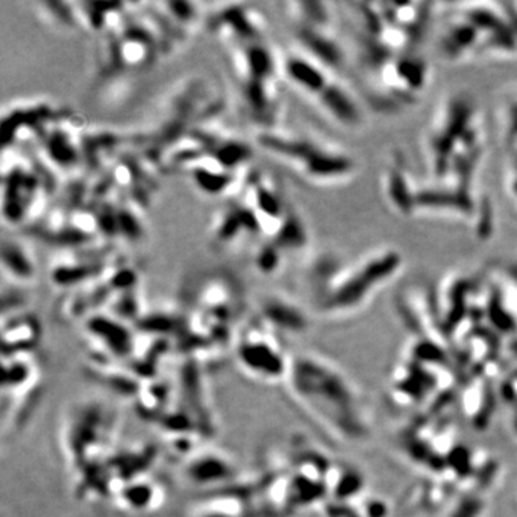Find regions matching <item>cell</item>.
<instances>
[{"label": "cell", "instance_id": "603a6c76", "mask_svg": "<svg viewBox=\"0 0 517 517\" xmlns=\"http://www.w3.org/2000/svg\"><path fill=\"white\" fill-rule=\"evenodd\" d=\"M506 6V5H504ZM506 11H507V16H509V20H510V25H511V29L517 38V4L514 5H507L506 6Z\"/></svg>", "mask_w": 517, "mask_h": 517}, {"label": "cell", "instance_id": "cb8c5ba5", "mask_svg": "<svg viewBox=\"0 0 517 517\" xmlns=\"http://www.w3.org/2000/svg\"><path fill=\"white\" fill-rule=\"evenodd\" d=\"M510 193L513 194L511 197L516 200L517 203V167L513 171V175L510 177Z\"/></svg>", "mask_w": 517, "mask_h": 517}, {"label": "cell", "instance_id": "5bb4252c", "mask_svg": "<svg viewBox=\"0 0 517 517\" xmlns=\"http://www.w3.org/2000/svg\"><path fill=\"white\" fill-rule=\"evenodd\" d=\"M382 193L389 206L400 216L414 215L415 182L403 157H392L382 178Z\"/></svg>", "mask_w": 517, "mask_h": 517}, {"label": "cell", "instance_id": "277c9868", "mask_svg": "<svg viewBox=\"0 0 517 517\" xmlns=\"http://www.w3.org/2000/svg\"><path fill=\"white\" fill-rule=\"evenodd\" d=\"M229 65L243 109L260 130L278 127L282 53L267 41L227 48Z\"/></svg>", "mask_w": 517, "mask_h": 517}, {"label": "cell", "instance_id": "8992f818", "mask_svg": "<svg viewBox=\"0 0 517 517\" xmlns=\"http://www.w3.org/2000/svg\"><path fill=\"white\" fill-rule=\"evenodd\" d=\"M282 62L286 82L332 123L344 128H358L363 123L362 107L340 74L300 51L282 53Z\"/></svg>", "mask_w": 517, "mask_h": 517}, {"label": "cell", "instance_id": "4fadbf2b", "mask_svg": "<svg viewBox=\"0 0 517 517\" xmlns=\"http://www.w3.org/2000/svg\"><path fill=\"white\" fill-rule=\"evenodd\" d=\"M42 338L38 318L23 309L6 312L2 316L4 358L20 354H32Z\"/></svg>", "mask_w": 517, "mask_h": 517}, {"label": "cell", "instance_id": "7402d4cb", "mask_svg": "<svg viewBox=\"0 0 517 517\" xmlns=\"http://www.w3.org/2000/svg\"><path fill=\"white\" fill-rule=\"evenodd\" d=\"M503 141L517 154V98L511 100L503 114Z\"/></svg>", "mask_w": 517, "mask_h": 517}, {"label": "cell", "instance_id": "8fae6325", "mask_svg": "<svg viewBox=\"0 0 517 517\" xmlns=\"http://www.w3.org/2000/svg\"><path fill=\"white\" fill-rule=\"evenodd\" d=\"M62 111L43 100H22L11 104L2 114V149L19 148L29 142L38 144L45 130Z\"/></svg>", "mask_w": 517, "mask_h": 517}, {"label": "cell", "instance_id": "52a82bcc", "mask_svg": "<svg viewBox=\"0 0 517 517\" xmlns=\"http://www.w3.org/2000/svg\"><path fill=\"white\" fill-rule=\"evenodd\" d=\"M25 156L19 148L4 149L2 156V217L9 226H20L35 217L46 197L52 174L43 161Z\"/></svg>", "mask_w": 517, "mask_h": 517}, {"label": "cell", "instance_id": "5b68a950", "mask_svg": "<svg viewBox=\"0 0 517 517\" xmlns=\"http://www.w3.org/2000/svg\"><path fill=\"white\" fill-rule=\"evenodd\" d=\"M256 144L302 181L314 186H333L349 180L356 171L355 160L330 142L278 127L260 130Z\"/></svg>", "mask_w": 517, "mask_h": 517}, {"label": "cell", "instance_id": "e0dca14e", "mask_svg": "<svg viewBox=\"0 0 517 517\" xmlns=\"http://www.w3.org/2000/svg\"><path fill=\"white\" fill-rule=\"evenodd\" d=\"M270 329L276 333H299L309 325L308 318L296 303L281 295H269L262 299L259 315Z\"/></svg>", "mask_w": 517, "mask_h": 517}, {"label": "cell", "instance_id": "44dd1931", "mask_svg": "<svg viewBox=\"0 0 517 517\" xmlns=\"http://www.w3.org/2000/svg\"><path fill=\"white\" fill-rule=\"evenodd\" d=\"M285 259V253L278 249L270 240L264 241L255 256L256 269L263 275H271L279 270Z\"/></svg>", "mask_w": 517, "mask_h": 517}, {"label": "cell", "instance_id": "ba28073f", "mask_svg": "<svg viewBox=\"0 0 517 517\" xmlns=\"http://www.w3.org/2000/svg\"><path fill=\"white\" fill-rule=\"evenodd\" d=\"M116 430V415L98 400L81 401L68 410L62 429V447L76 470L94 463L109 445Z\"/></svg>", "mask_w": 517, "mask_h": 517}, {"label": "cell", "instance_id": "ac0fdd59", "mask_svg": "<svg viewBox=\"0 0 517 517\" xmlns=\"http://www.w3.org/2000/svg\"><path fill=\"white\" fill-rule=\"evenodd\" d=\"M115 497L121 507L128 511L148 513L163 504L164 489L157 481L141 476L121 485Z\"/></svg>", "mask_w": 517, "mask_h": 517}, {"label": "cell", "instance_id": "9c48e42d", "mask_svg": "<svg viewBox=\"0 0 517 517\" xmlns=\"http://www.w3.org/2000/svg\"><path fill=\"white\" fill-rule=\"evenodd\" d=\"M234 359L248 377L270 384L286 381L292 356L286 354L279 333L256 316L237 335Z\"/></svg>", "mask_w": 517, "mask_h": 517}, {"label": "cell", "instance_id": "7c38bea8", "mask_svg": "<svg viewBox=\"0 0 517 517\" xmlns=\"http://www.w3.org/2000/svg\"><path fill=\"white\" fill-rule=\"evenodd\" d=\"M260 233L253 210L237 197L223 206L213 220L211 236L217 246L227 248L237 243L243 236Z\"/></svg>", "mask_w": 517, "mask_h": 517}, {"label": "cell", "instance_id": "2e32d148", "mask_svg": "<svg viewBox=\"0 0 517 517\" xmlns=\"http://www.w3.org/2000/svg\"><path fill=\"white\" fill-rule=\"evenodd\" d=\"M237 474L234 463L227 455L216 451L194 452L186 464V476L193 484L219 485L230 483Z\"/></svg>", "mask_w": 517, "mask_h": 517}, {"label": "cell", "instance_id": "d6986e66", "mask_svg": "<svg viewBox=\"0 0 517 517\" xmlns=\"http://www.w3.org/2000/svg\"><path fill=\"white\" fill-rule=\"evenodd\" d=\"M0 264L5 278L15 283H30L36 278V262L34 255L15 239H4L0 249Z\"/></svg>", "mask_w": 517, "mask_h": 517}, {"label": "cell", "instance_id": "6da1fadb", "mask_svg": "<svg viewBox=\"0 0 517 517\" xmlns=\"http://www.w3.org/2000/svg\"><path fill=\"white\" fill-rule=\"evenodd\" d=\"M484 148V123L474 101L464 94L447 98L424 138L425 157L436 181L473 186Z\"/></svg>", "mask_w": 517, "mask_h": 517}, {"label": "cell", "instance_id": "ffe728a7", "mask_svg": "<svg viewBox=\"0 0 517 517\" xmlns=\"http://www.w3.org/2000/svg\"><path fill=\"white\" fill-rule=\"evenodd\" d=\"M38 8L45 19L55 23L56 26L69 29L81 26L76 2H51V0H48V2L38 4Z\"/></svg>", "mask_w": 517, "mask_h": 517}, {"label": "cell", "instance_id": "9a60e30c", "mask_svg": "<svg viewBox=\"0 0 517 517\" xmlns=\"http://www.w3.org/2000/svg\"><path fill=\"white\" fill-rule=\"evenodd\" d=\"M181 171H184L194 186L204 194L220 196L231 194L240 174L230 171L217 159L207 154L189 163Z\"/></svg>", "mask_w": 517, "mask_h": 517}, {"label": "cell", "instance_id": "7a4b0ae2", "mask_svg": "<svg viewBox=\"0 0 517 517\" xmlns=\"http://www.w3.org/2000/svg\"><path fill=\"white\" fill-rule=\"evenodd\" d=\"M403 266L404 256L394 248H377L349 264L321 260L314 273L318 309L329 316L355 312Z\"/></svg>", "mask_w": 517, "mask_h": 517}, {"label": "cell", "instance_id": "3957f363", "mask_svg": "<svg viewBox=\"0 0 517 517\" xmlns=\"http://www.w3.org/2000/svg\"><path fill=\"white\" fill-rule=\"evenodd\" d=\"M285 382L296 403L326 430L355 438L356 395L328 361L314 354L292 356Z\"/></svg>", "mask_w": 517, "mask_h": 517}, {"label": "cell", "instance_id": "30bf717a", "mask_svg": "<svg viewBox=\"0 0 517 517\" xmlns=\"http://www.w3.org/2000/svg\"><path fill=\"white\" fill-rule=\"evenodd\" d=\"M206 25L227 48L266 41V16L253 4H219L208 12Z\"/></svg>", "mask_w": 517, "mask_h": 517}]
</instances>
